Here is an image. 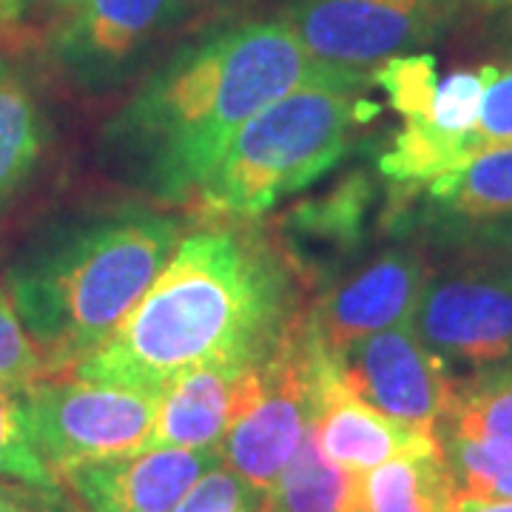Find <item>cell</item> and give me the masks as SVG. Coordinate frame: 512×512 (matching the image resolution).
Here are the masks:
<instances>
[{"instance_id":"cell-8","label":"cell","mask_w":512,"mask_h":512,"mask_svg":"<svg viewBox=\"0 0 512 512\" xmlns=\"http://www.w3.org/2000/svg\"><path fill=\"white\" fill-rule=\"evenodd\" d=\"M456 0H288L279 20L313 57L373 72L436 40Z\"/></svg>"},{"instance_id":"cell-17","label":"cell","mask_w":512,"mask_h":512,"mask_svg":"<svg viewBox=\"0 0 512 512\" xmlns=\"http://www.w3.org/2000/svg\"><path fill=\"white\" fill-rule=\"evenodd\" d=\"M456 495L441 450L393 458L359 473L362 512H453Z\"/></svg>"},{"instance_id":"cell-10","label":"cell","mask_w":512,"mask_h":512,"mask_svg":"<svg viewBox=\"0 0 512 512\" xmlns=\"http://www.w3.org/2000/svg\"><path fill=\"white\" fill-rule=\"evenodd\" d=\"M333 365L350 393L390 419L436 433L450 402V367L427 348L413 322L370 333L333 350Z\"/></svg>"},{"instance_id":"cell-5","label":"cell","mask_w":512,"mask_h":512,"mask_svg":"<svg viewBox=\"0 0 512 512\" xmlns=\"http://www.w3.org/2000/svg\"><path fill=\"white\" fill-rule=\"evenodd\" d=\"M328 348L308 313H299L276 350L256 370V384L231 421L220 456L225 467L268 493L319 416V379Z\"/></svg>"},{"instance_id":"cell-11","label":"cell","mask_w":512,"mask_h":512,"mask_svg":"<svg viewBox=\"0 0 512 512\" xmlns=\"http://www.w3.org/2000/svg\"><path fill=\"white\" fill-rule=\"evenodd\" d=\"M413 328L447 367L512 362V285L484 265L430 279Z\"/></svg>"},{"instance_id":"cell-7","label":"cell","mask_w":512,"mask_h":512,"mask_svg":"<svg viewBox=\"0 0 512 512\" xmlns=\"http://www.w3.org/2000/svg\"><path fill=\"white\" fill-rule=\"evenodd\" d=\"M384 222L478 262L512 245V143L484 148L413 188H393Z\"/></svg>"},{"instance_id":"cell-3","label":"cell","mask_w":512,"mask_h":512,"mask_svg":"<svg viewBox=\"0 0 512 512\" xmlns=\"http://www.w3.org/2000/svg\"><path fill=\"white\" fill-rule=\"evenodd\" d=\"M180 245V225L146 205L66 222L6 274V291L49 376H66L123 325Z\"/></svg>"},{"instance_id":"cell-14","label":"cell","mask_w":512,"mask_h":512,"mask_svg":"<svg viewBox=\"0 0 512 512\" xmlns=\"http://www.w3.org/2000/svg\"><path fill=\"white\" fill-rule=\"evenodd\" d=\"M330 353V350H328ZM316 441L328 461L348 473H367L393 458L436 453L439 439L419 427L390 419L376 407L362 402L342 382L333 356L322 367L319 379V416H316Z\"/></svg>"},{"instance_id":"cell-20","label":"cell","mask_w":512,"mask_h":512,"mask_svg":"<svg viewBox=\"0 0 512 512\" xmlns=\"http://www.w3.org/2000/svg\"><path fill=\"white\" fill-rule=\"evenodd\" d=\"M436 436L498 441L512 447V362L473 370L470 379L453 382Z\"/></svg>"},{"instance_id":"cell-24","label":"cell","mask_w":512,"mask_h":512,"mask_svg":"<svg viewBox=\"0 0 512 512\" xmlns=\"http://www.w3.org/2000/svg\"><path fill=\"white\" fill-rule=\"evenodd\" d=\"M40 379H49L46 362L23 328L9 291L0 288V382L26 387Z\"/></svg>"},{"instance_id":"cell-15","label":"cell","mask_w":512,"mask_h":512,"mask_svg":"<svg viewBox=\"0 0 512 512\" xmlns=\"http://www.w3.org/2000/svg\"><path fill=\"white\" fill-rule=\"evenodd\" d=\"M262 362H211L185 370L165 384L154 430L143 450H205L225 439L248 402Z\"/></svg>"},{"instance_id":"cell-18","label":"cell","mask_w":512,"mask_h":512,"mask_svg":"<svg viewBox=\"0 0 512 512\" xmlns=\"http://www.w3.org/2000/svg\"><path fill=\"white\" fill-rule=\"evenodd\" d=\"M313 427L265 495V512H362L359 476L325 458Z\"/></svg>"},{"instance_id":"cell-27","label":"cell","mask_w":512,"mask_h":512,"mask_svg":"<svg viewBox=\"0 0 512 512\" xmlns=\"http://www.w3.org/2000/svg\"><path fill=\"white\" fill-rule=\"evenodd\" d=\"M453 512H512V501L458 493L453 501Z\"/></svg>"},{"instance_id":"cell-16","label":"cell","mask_w":512,"mask_h":512,"mask_svg":"<svg viewBox=\"0 0 512 512\" xmlns=\"http://www.w3.org/2000/svg\"><path fill=\"white\" fill-rule=\"evenodd\" d=\"M373 197L365 174H350L325 197L296 205L282 222V254L311 274H328L362 245Z\"/></svg>"},{"instance_id":"cell-2","label":"cell","mask_w":512,"mask_h":512,"mask_svg":"<svg viewBox=\"0 0 512 512\" xmlns=\"http://www.w3.org/2000/svg\"><path fill=\"white\" fill-rule=\"evenodd\" d=\"M288 256L256 231L185 237L109 342L66 376L160 390L211 362H265L296 316Z\"/></svg>"},{"instance_id":"cell-4","label":"cell","mask_w":512,"mask_h":512,"mask_svg":"<svg viewBox=\"0 0 512 512\" xmlns=\"http://www.w3.org/2000/svg\"><path fill=\"white\" fill-rule=\"evenodd\" d=\"M379 106L342 89H302L259 109L234 134L197 194L208 214L256 220L348 154Z\"/></svg>"},{"instance_id":"cell-30","label":"cell","mask_w":512,"mask_h":512,"mask_svg":"<svg viewBox=\"0 0 512 512\" xmlns=\"http://www.w3.org/2000/svg\"><path fill=\"white\" fill-rule=\"evenodd\" d=\"M481 265L495 271L501 279H507L512 285V245L510 248H504V251H498V254L487 256V259H481Z\"/></svg>"},{"instance_id":"cell-21","label":"cell","mask_w":512,"mask_h":512,"mask_svg":"<svg viewBox=\"0 0 512 512\" xmlns=\"http://www.w3.org/2000/svg\"><path fill=\"white\" fill-rule=\"evenodd\" d=\"M0 481L23 484L46 493H63L60 478L37 456L35 444L29 439L20 387L0 382Z\"/></svg>"},{"instance_id":"cell-23","label":"cell","mask_w":512,"mask_h":512,"mask_svg":"<svg viewBox=\"0 0 512 512\" xmlns=\"http://www.w3.org/2000/svg\"><path fill=\"white\" fill-rule=\"evenodd\" d=\"M265 495L251 481L217 464L180 498L171 512H265Z\"/></svg>"},{"instance_id":"cell-1","label":"cell","mask_w":512,"mask_h":512,"mask_svg":"<svg viewBox=\"0 0 512 512\" xmlns=\"http://www.w3.org/2000/svg\"><path fill=\"white\" fill-rule=\"evenodd\" d=\"M373 72L313 57L285 20H242L188 40L103 131L123 177L157 202L197 200L256 111L302 89L365 92Z\"/></svg>"},{"instance_id":"cell-22","label":"cell","mask_w":512,"mask_h":512,"mask_svg":"<svg viewBox=\"0 0 512 512\" xmlns=\"http://www.w3.org/2000/svg\"><path fill=\"white\" fill-rule=\"evenodd\" d=\"M439 80L436 57L427 52L390 57L373 69V83L382 86L393 109L402 114L404 123H421L430 117Z\"/></svg>"},{"instance_id":"cell-13","label":"cell","mask_w":512,"mask_h":512,"mask_svg":"<svg viewBox=\"0 0 512 512\" xmlns=\"http://www.w3.org/2000/svg\"><path fill=\"white\" fill-rule=\"evenodd\" d=\"M222 464L217 447L143 450L66 470L60 481L83 512H171L211 467Z\"/></svg>"},{"instance_id":"cell-33","label":"cell","mask_w":512,"mask_h":512,"mask_svg":"<svg viewBox=\"0 0 512 512\" xmlns=\"http://www.w3.org/2000/svg\"><path fill=\"white\" fill-rule=\"evenodd\" d=\"M481 9H487V12H498V9H504V6H510L512 0H476Z\"/></svg>"},{"instance_id":"cell-31","label":"cell","mask_w":512,"mask_h":512,"mask_svg":"<svg viewBox=\"0 0 512 512\" xmlns=\"http://www.w3.org/2000/svg\"><path fill=\"white\" fill-rule=\"evenodd\" d=\"M481 498H501V501H512V464L504 470V473H498V476L490 481V487L484 490Z\"/></svg>"},{"instance_id":"cell-29","label":"cell","mask_w":512,"mask_h":512,"mask_svg":"<svg viewBox=\"0 0 512 512\" xmlns=\"http://www.w3.org/2000/svg\"><path fill=\"white\" fill-rule=\"evenodd\" d=\"M501 12V18L495 20V29L493 35L495 40L501 43V49L512 55V3L510 6H504V9H498Z\"/></svg>"},{"instance_id":"cell-19","label":"cell","mask_w":512,"mask_h":512,"mask_svg":"<svg viewBox=\"0 0 512 512\" xmlns=\"http://www.w3.org/2000/svg\"><path fill=\"white\" fill-rule=\"evenodd\" d=\"M46 146V126L29 86L0 60V211L23 191Z\"/></svg>"},{"instance_id":"cell-25","label":"cell","mask_w":512,"mask_h":512,"mask_svg":"<svg viewBox=\"0 0 512 512\" xmlns=\"http://www.w3.org/2000/svg\"><path fill=\"white\" fill-rule=\"evenodd\" d=\"M507 143H512V66L510 69L493 66L481 100L478 126L467 140V151L473 157L484 148L507 146Z\"/></svg>"},{"instance_id":"cell-6","label":"cell","mask_w":512,"mask_h":512,"mask_svg":"<svg viewBox=\"0 0 512 512\" xmlns=\"http://www.w3.org/2000/svg\"><path fill=\"white\" fill-rule=\"evenodd\" d=\"M20 404L37 456L60 478L80 464L143 453L160 390L49 376L20 387Z\"/></svg>"},{"instance_id":"cell-32","label":"cell","mask_w":512,"mask_h":512,"mask_svg":"<svg viewBox=\"0 0 512 512\" xmlns=\"http://www.w3.org/2000/svg\"><path fill=\"white\" fill-rule=\"evenodd\" d=\"M32 3H43V6L52 12V18H60V15H66V12L77 9L83 0H32Z\"/></svg>"},{"instance_id":"cell-28","label":"cell","mask_w":512,"mask_h":512,"mask_svg":"<svg viewBox=\"0 0 512 512\" xmlns=\"http://www.w3.org/2000/svg\"><path fill=\"white\" fill-rule=\"evenodd\" d=\"M29 9H32V0H0V32L18 29Z\"/></svg>"},{"instance_id":"cell-12","label":"cell","mask_w":512,"mask_h":512,"mask_svg":"<svg viewBox=\"0 0 512 512\" xmlns=\"http://www.w3.org/2000/svg\"><path fill=\"white\" fill-rule=\"evenodd\" d=\"M427 282L430 271L419 251L393 248L330 285L308 311V319L333 353L370 333L413 322Z\"/></svg>"},{"instance_id":"cell-26","label":"cell","mask_w":512,"mask_h":512,"mask_svg":"<svg viewBox=\"0 0 512 512\" xmlns=\"http://www.w3.org/2000/svg\"><path fill=\"white\" fill-rule=\"evenodd\" d=\"M0 512H80L63 493L0 481Z\"/></svg>"},{"instance_id":"cell-9","label":"cell","mask_w":512,"mask_h":512,"mask_svg":"<svg viewBox=\"0 0 512 512\" xmlns=\"http://www.w3.org/2000/svg\"><path fill=\"white\" fill-rule=\"evenodd\" d=\"M177 12L180 0H83L55 18L49 57L77 89L111 92L137 69Z\"/></svg>"}]
</instances>
